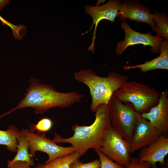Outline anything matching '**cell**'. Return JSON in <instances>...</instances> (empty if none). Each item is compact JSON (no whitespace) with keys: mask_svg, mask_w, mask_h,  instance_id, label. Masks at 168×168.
<instances>
[{"mask_svg":"<svg viewBox=\"0 0 168 168\" xmlns=\"http://www.w3.org/2000/svg\"><path fill=\"white\" fill-rule=\"evenodd\" d=\"M30 86L25 93V97L17 106L0 116V118L18 109L32 107L37 114H43L56 107L69 108L80 102L85 96L76 91L61 92L51 85L40 83V80L31 77Z\"/></svg>","mask_w":168,"mask_h":168,"instance_id":"cell-1","label":"cell"},{"mask_svg":"<svg viewBox=\"0 0 168 168\" xmlns=\"http://www.w3.org/2000/svg\"><path fill=\"white\" fill-rule=\"evenodd\" d=\"M95 119L89 126L75 124L71 127L73 135L64 138L55 133L53 141L56 143L71 144L81 156L91 148L99 149L103 143L107 130L111 126L108 104L99 105L95 112Z\"/></svg>","mask_w":168,"mask_h":168,"instance_id":"cell-2","label":"cell"},{"mask_svg":"<svg viewBox=\"0 0 168 168\" xmlns=\"http://www.w3.org/2000/svg\"><path fill=\"white\" fill-rule=\"evenodd\" d=\"M73 75L77 81L88 87L91 98L90 109L93 112L99 105L108 104L114 92L128 80L127 76L114 72H109L106 77H101L91 69L75 72Z\"/></svg>","mask_w":168,"mask_h":168,"instance_id":"cell-3","label":"cell"},{"mask_svg":"<svg viewBox=\"0 0 168 168\" xmlns=\"http://www.w3.org/2000/svg\"><path fill=\"white\" fill-rule=\"evenodd\" d=\"M161 94L154 88L137 81L127 82L113 94L121 102L131 104L140 114L148 112L156 105Z\"/></svg>","mask_w":168,"mask_h":168,"instance_id":"cell-4","label":"cell"},{"mask_svg":"<svg viewBox=\"0 0 168 168\" xmlns=\"http://www.w3.org/2000/svg\"><path fill=\"white\" fill-rule=\"evenodd\" d=\"M111 125L124 139L131 142L138 113L129 103H124L113 94L108 103Z\"/></svg>","mask_w":168,"mask_h":168,"instance_id":"cell-5","label":"cell"},{"mask_svg":"<svg viewBox=\"0 0 168 168\" xmlns=\"http://www.w3.org/2000/svg\"><path fill=\"white\" fill-rule=\"evenodd\" d=\"M20 132L29 141V153L31 158H32L35 156V152L37 151L48 154V158L45 163L57 157L75 152L72 146L65 147L57 145L53 140L47 138L44 133H35L25 129H21Z\"/></svg>","mask_w":168,"mask_h":168,"instance_id":"cell-6","label":"cell"},{"mask_svg":"<svg viewBox=\"0 0 168 168\" xmlns=\"http://www.w3.org/2000/svg\"><path fill=\"white\" fill-rule=\"evenodd\" d=\"M99 150L118 164L126 167L129 163L132 154L130 144L111 125L106 133L102 145Z\"/></svg>","mask_w":168,"mask_h":168,"instance_id":"cell-7","label":"cell"},{"mask_svg":"<svg viewBox=\"0 0 168 168\" xmlns=\"http://www.w3.org/2000/svg\"><path fill=\"white\" fill-rule=\"evenodd\" d=\"M121 27L124 31L125 38L124 40L117 44L116 52L118 55L122 54L128 47L138 44L149 46L151 47L150 50L152 52H159L163 38L152 36L149 33L142 34L136 32L125 21L122 22Z\"/></svg>","mask_w":168,"mask_h":168,"instance_id":"cell-8","label":"cell"},{"mask_svg":"<svg viewBox=\"0 0 168 168\" xmlns=\"http://www.w3.org/2000/svg\"><path fill=\"white\" fill-rule=\"evenodd\" d=\"M163 135L150 121L138 113L133 135L130 143L131 153L145 147L157 140Z\"/></svg>","mask_w":168,"mask_h":168,"instance_id":"cell-9","label":"cell"},{"mask_svg":"<svg viewBox=\"0 0 168 168\" xmlns=\"http://www.w3.org/2000/svg\"><path fill=\"white\" fill-rule=\"evenodd\" d=\"M121 4L120 0H110L102 5L92 6L86 5L85 7L86 13L91 16L93 19L92 24L88 31L92 29L93 25H95L93 36L92 38V42L91 45L88 48V51H91L93 53L94 52L96 34L99 22L104 19L110 21L112 23L114 21Z\"/></svg>","mask_w":168,"mask_h":168,"instance_id":"cell-10","label":"cell"},{"mask_svg":"<svg viewBox=\"0 0 168 168\" xmlns=\"http://www.w3.org/2000/svg\"><path fill=\"white\" fill-rule=\"evenodd\" d=\"M168 91L161 93L159 101L147 112L141 114L156 128L165 134L168 131Z\"/></svg>","mask_w":168,"mask_h":168,"instance_id":"cell-11","label":"cell"},{"mask_svg":"<svg viewBox=\"0 0 168 168\" xmlns=\"http://www.w3.org/2000/svg\"><path fill=\"white\" fill-rule=\"evenodd\" d=\"M117 16L119 20L125 21L127 19L138 22H144L149 24L153 29V14L149 9L138 1H126L121 4Z\"/></svg>","mask_w":168,"mask_h":168,"instance_id":"cell-12","label":"cell"},{"mask_svg":"<svg viewBox=\"0 0 168 168\" xmlns=\"http://www.w3.org/2000/svg\"><path fill=\"white\" fill-rule=\"evenodd\" d=\"M168 154V137L162 135L157 140L141 149L138 157L141 162L149 163L153 168L156 163H164L165 158Z\"/></svg>","mask_w":168,"mask_h":168,"instance_id":"cell-13","label":"cell"},{"mask_svg":"<svg viewBox=\"0 0 168 168\" xmlns=\"http://www.w3.org/2000/svg\"><path fill=\"white\" fill-rule=\"evenodd\" d=\"M160 54L156 58L150 61H146L142 64L129 66H124L123 69L126 71L136 68L140 69L141 71L145 72L157 69H168V42L165 39L161 44L160 49Z\"/></svg>","mask_w":168,"mask_h":168,"instance_id":"cell-14","label":"cell"},{"mask_svg":"<svg viewBox=\"0 0 168 168\" xmlns=\"http://www.w3.org/2000/svg\"><path fill=\"white\" fill-rule=\"evenodd\" d=\"M17 139L18 142L17 154L12 160L8 161L7 165L16 161H21L28 163L30 166H33L34 160L30 157L29 153L30 143L29 140L22 134L17 137Z\"/></svg>","mask_w":168,"mask_h":168,"instance_id":"cell-15","label":"cell"},{"mask_svg":"<svg viewBox=\"0 0 168 168\" xmlns=\"http://www.w3.org/2000/svg\"><path fill=\"white\" fill-rule=\"evenodd\" d=\"M20 131L15 126L10 125L6 130H0V145L6 146L8 150L17 152V137L21 134Z\"/></svg>","mask_w":168,"mask_h":168,"instance_id":"cell-16","label":"cell"},{"mask_svg":"<svg viewBox=\"0 0 168 168\" xmlns=\"http://www.w3.org/2000/svg\"><path fill=\"white\" fill-rule=\"evenodd\" d=\"M81 156L77 152L57 157L44 164H39L34 168H70L71 164Z\"/></svg>","mask_w":168,"mask_h":168,"instance_id":"cell-17","label":"cell"},{"mask_svg":"<svg viewBox=\"0 0 168 168\" xmlns=\"http://www.w3.org/2000/svg\"><path fill=\"white\" fill-rule=\"evenodd\" d=\"M153 30L157 33L159 37L168 39V19L167 16L162 13L155 12L153 14Z\"/></svg>","mask_w":168,"mask_h":168,"instance_id":"cell-18","label":"cell"},{"mask_svg":"<svg viewBox=\"0 0 168 168\" xmlns=\"http://www.w3.org/2000/svg\"><path fill=\"white\" fill-rule=\"evenodd\" d=\"M53 124L51 119L48 118H43L35 124H30L29 131L33 132L36 131L39 133H44L51 129Z\"/></svg>","mask_w":168,"mask_h":168,"instance_id":"cell-19","label":"cell"},{"mask_svg":"<svg viewBox=\"0 0 168 168\" xmlns=\"http://www.w3.org/2000/svg\"><path fill=\"white\" fill-rule=\"evenodd\" d=\"M98 155L100 166V168H125V167L113 161L98 149H95Z\"/></svg>","mask_w":168,"mask_h":168,"instance_id":"cell-20","label":"cell"},{"mask_svg":"<svg viewBox=\"0 0 168 168\" xmlns=\"http://www.w3.org/2000/svg\"><path fill=\"white\" fill-rule=\"evenodd\" d=\"M100 161L97 159L87 163H83L78 160L71 164L70 168H100Z\"/></svg>","mask_w":168,"mask_h":168,"instance_id":"cell-21","label":"cell"},{"mask_svg":"<svg viewBox=\"0 0 168 168\" xmlns=\"http://www.w3.org/2000/svg\"><path fill=\"white\" fill-rule=\"evenodd\" d=\"M151 164L147 162H141L138 158L131 157L129 163L125 168H149Z\"/></svg>","mask_w":168,"mask_h":168,"instance_id":"cell-22","label":"cell"},{"mask_svg":"<svg viewBox=\"0 0 168 168\" xmlns=\"http://www.w3.org/2000/svg\"><path fill=\"white\" fill-rule=\"evenodd\" d=\"M30 166L28 163L21 161H16L11 165H7L8 168H30Z\"/></svg>","mask_w":168,"mask_h":168,"instance_id":"cell-23","label":"cell"},{"mask_svg":"<svg viewBox=\"0 0 168 168\" xmlns=\"http://www.w3.org/2000/svg\"><path fill=\"white\" fill-rule=\"evenodd\" d=\"M0 20L2 22V24L3 25H7L8 26H9L10 27L12 30L13 32H15L17 29L18 27V26H15L12 24V23H9V22H8L5 20L0 15Z\"/></svg>","mask_w":168,"mask_h":168,"instance_id":"cell-24","label":"cell"},{"mask_svg":"<svg viewBox=\"0 0 168 168\" xmlns=\"http://www.w3.org/2000/svg\"><path fill=\"white\" fill-rule=\"evenodd\" d=\"M10 2L9 0H0V11L7 5L9 4Z\"/></svg>","mask_w":168,"mask_h":168,"instance_id":"cell-25","label":"cell"},{"mask_svg":"<svg viewBox=\"0 0 168 168\" xmlns=\"http://www.w3.org/2000/svg\"><path fill=\"white\" fill-rule=\"evenodd\" d=\"M152 168L151 167H150V168ZM163 168H167V166H166V167H164Z\"/></svg>","mask_w":168,"mask_h":168,"instance_id":"cell-26","label":"cell"}]
</instances>
